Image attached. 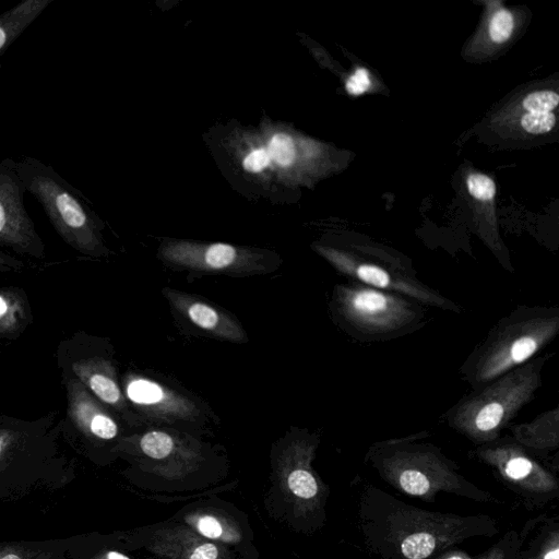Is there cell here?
I'll return each mask as SVG.
<instances>
[{"mask_svg":"<svg viewBox=\"0 0 559 559\" xmlns=\"http://www.w3.org/2000/svg\"><path fill=\"white\" fill-rule=\"evenodd\" d=\"M356 519L364 545L379 559H428L467 539L499 533L488 514L420 509L370 483L359 488Z\"/></svg>","mask_w":559,"mask_h":559,"instance_id":"cell-1","label":"cell"},{"mask_svg":"<svg viewBox=\"0 0 559 559\" xmlns=\"http://www.w3.org/2000/svg\"><path fill=\"white\" fill-rule=\"evenodd\" d=\"M61 439L62 425L52 412L29 420L0 415V501L60 489L74 479Z\"/></svg>","mask_w":559,"mask_h":559,"instance_id":"cell-2","label":"cell"},{"mask_svg":"<svg viewBox=\"0 0 559 559\" xmlns=\"http://www.w3.org/2000/svg\"><path fill=\"white\" fill-rule=\"evenodd\" d=\"M421 431L373 442L365 463L396 491L425 502H435L438 493L455 495L479 503H499L489 491L460 473V465L448 457Z\"/></svg>","mask_w":559,"mask_h":559,"instance_id":"cell-3","label":"cell"},{"mask_svg":"<svg viewBox=\"0 0 559 559\" xmlns=\"http://www.w3.org/2000/svg\"><path fill=\"white\" fill-rule=\"evenodd\" d=\"M559 334V308L518 306L471 352L460 372L472 390L542 354Z\"/></svg>","mask_w":559,"mask_h":559,"instance_id":"cell-4","label":"cell"},{"mask_svg":"<svg viewBox=\"0 0 559 559\" xmlns=\"http://www.w3.org/2000/svg\"><path fill=\"white\" fill-rule=\"evenodd\" d=\"M549 354H539L527 362L473 389L447 413L448 426L475 447L495 441L512 424L543 383Z\"/></svg>","mask_w":559,"mask_h":559,"instance_id":"cell-5","label":"cell"},{"mask_svg":"<svg viewBox=\"0 0 559 559\" xmlns=\"http://www.w3.org/2000/svg\"><path fill=\"white\" fill-rule=\"evenodd\" d=\"M331 309L342 329L362 342L403 337L428 322L420 302L356 282L334 287Z\"/></svg>","mask_w":559,"mask_h":559,"instance_id":"cell-6","label":"cell"},{"mask_svg":"<svg viewBox=\"0 0 559 559\" xmlns=\"http://www.w3.org/2000/svg\"><path fill=\"white\" fill-rule=\"evenodd\" d=\"M15 165L25 190L38 201L67 245L86 257L100 258L108 254L98 219L80 191L52 166L35 157L22 156L15 160Z\"/></svg>","mask_w":559,"mask_h":559,"instance_id":"cell-7","label":"cell"},{"mask_svg":"<svg viewBox=\"0 0 559 559\" xmlns=\"http://www.w3.org/2000/svg\"><path fill=\"white\" fill-rule=\"evenodd\" d=\"M340 273L353 282L407 296L426 307L461 313L462 307L421 282L411 263L382 249L354 245L318 248Z\"/></svg>","mask_w":559,"mask_h":559,"instance_id":"cell-8","label":"cell"},{"mask_svg":"<svg viewBox=\"0 0 559 559\" xmlns=\"http://www.w3.org/2000/svg\"><path fill=\"white\" fill-rule=\"evenodd\" d=\"M469 456L490 469L496 480L528 511L559 498L558 473L510 436L475 447Z\"/></svg>","mask_w":559,"mask_h":559,"instance_id":"cell-9","label":"cell"},{"mask_svg":"<svg viewBox=\"0 0 559 559\" xmlns=\"http://www.w3.org/2000/svg\"><path fill=\"white\" fill-rule=\"evenodd\" d=\"M160 258L181 270L237 276L264 274L276 269L275 261L265 253L223 242L171 241L163 246Z\"/></svg>","mask_w":559,"mask_h":559,"instance_id":"cell-10","label":"cell"},{"mask_svg":"<svg viewBox=\"0 0 559 559\" xmlns=\"http://www.w3.org/2000/svg\"><path fill=\"white\" fill-rule=\"evenodd\" d=\"M57 357L61 372L78 379L108 408L121 415L127 413V399L118 383L114 362L96 354L87 336L75 334L62 341Z\"/></svg>","mask_w":559,"mask_h":559,"instance_id":"cell-11","label":"cell"},{"mask_svg":"<svg viewBox=\"0 0 559 559\" xmlns=\"http://www.w3.org/2000/svg\"><path fill=\"white\" fill-rule=\"evenodd\" d=\"M25 191L15 160L2 159L0 162V248L5 247L20 255L43 260L46 258V247L24 206Z\"/></svg>","mask_w":559,"mask_h":559,"instance_id":"cell-12","label":"cell"},{"mask_svg":"<svg viewBox=\"0 0 559 559\" xmlns=\"http://www.w3.org/2000/svg\"><path fill=\"white\" fill-rule=\"evenodd\" d=\"M318 444L316 436H302L290 441L283 453L280 478L288 496L294 498L298 512L320 524L329 488L311 465Z\"/></svg>","mask_w":559,"mask_h":559,"instance_id":"cell-13","label":"cell"},{"mask_svg":"<svg viewBox=\"0 0 559 559\" xmlns=\"http://www.w3.org/2000/svg\"><path fill=\"white\" fill-rule=\"evenodd\" d=\"M67 399V420L81 440L90 444L118 438L120 428L109 408L78 379L61 372Z\"/></svg>","mask_w":559,"mask_h":559,"instance_id":"cell-14","label":"cell"},{"mask_svg":"<svg viewBox=\"0 0 559 559\" xmlns=\"http://www.w3.org/2000/svg\"><path fill=\"white\" fill-rule=\"evenodd\" d=\"M123 390L129 402L154 418L190 421L200 414L198 405L191 399L145 377L127 376Z\"/></svg>","mask_w":559,"mask_h":559,"instance_id":"cell-15","label":"cell"},{"mask_svg":"<svg viewBox=\"0 0 559 559\" xmlns=\"http://www.w3.org/2000/svg\"><path fill=\"white\" fill-rule=\"evenodd\" d=\"M163 294L175 310L210 336L239 344L248 342L241 323L224 309L181 290L164 288Z\"/></svg>","mask_w":559,"mask_h":559,"instance_id":"cell-16","label":"cell"},{"mask_svg":"<svg viewBox=\"0 0 559 559\" xmlns=\"http://www.w3.org/2000/svg\"><path fill=\"white\" fill-rule=\"evenodd\" d=\"M146 547L167 559H229L225 547L205 539L187 525L164 526L154 531Z\"/></svg>","mask_w":559,"mask_h":559,"instance_id":"cell-17","label":"cell"},{"mask_svg":"<svg viewBox=\"0 0 559 559\" xmlns=\"http://www.w3.org/2000/svg\"><path fill=\"white\" fill-rule=\"evenodd\" d=\"M520 445L558 473L559 407L538 414L532 421L510 424L507 428Z\"/></svg>","mask_w":559,"mask_h":559,"instance_id":"cell-18","label":"cell"},{"mask_svg":"<svg viewBox=\"0 0 559 559\" xmlns=\"http://www.w3.org/2000/svg\"><path fill=\"white\" fill-rule=\"evenodd\" d=\"M139 450L162 467H179L181 473L193 469L200 461L199 451L178 435L153 429L136 439Z\"/></svg>","mask_w":559,"mask_h":559,"instance_id":"cell-19","label":"cell"},{"mask_svg":"<svg viewBox=\"0 0 559 559\" xmlns=\"http://www.w3.org/2000/svg\"><path fill=\"white\" fill-rule=\"evenodd\" d=\"M519 559H559V514L528 519L518 532Z\"/></svg>","mask_w":559,"mask_h":559,"instance_id":"cell-20","label":"cell"},{"mask_svg":"<svg viewBox=\"0 0 559 559\" xmlns=\"http://www.w3.org/2000/svg\"><path fill=\"white\" fill-rule=\"evenodd\" d=\"M33 322L26 292L16 286L0 287V338L20 337Z\"/></svg>","mask_w":559,"mask_h":559,"instance_id":"cell-21","label":"cell"},{"mask_svg":"<svg viewBox=\"0 0 559 559\" xmlns=\"http://www.w3.org/2000/svg\"><path fill=\"white\" fill-rule=\"evenodd\" d=\"M53 0H22L0 14V57Z\"/></svg>","mask_w":559,"mask_h":559,"instance_id":"cell-22","label":"cell"},{"mask_svg":"<svg viewBox=\"0 0 559 559\" xmlns=\"http://www.w3.org/2000/svg\"><path fill=\"white\" fill-rule=\"evenodd\" d=\"M187 526L200 536L218 543H237L239 531L219 515L211 513H193L186 516Z\"/></svg>","mask_w":559,"mask_h":559,"instance_id":"cell-23","label":"cell"},{"mask_svg":"<svg viewBox=\"0 0 559 559\" xmlns=\"http://www.w3.org/2000/svg\"><path fill=\"white\" fill-rule=\"evenodd\" d=\"M61 558V551L49 542L0 543V559Z\"/></svg>","mask_w":559,"mask_h":559,"instance_id":"cell-24","label":"cell"},{"mask_svg":"<svg viewBox=\"0 0 559 559\" xmlns=\"http://www.w3.org/2000/svg\"><path fill=\"white\" fill-rule=\"evenodd\" d=\"M271 164L280 167L290 166L296 157V148L293 138L284 132L274 133L265 147Z\"/></svg>","mask_w":559,"mask_h":559,"instance_id":"cell-25","label":"cell"},{"mask_svg":"<svg viewBox=\"0 0 559 559\" xmlns=\"http://www.w3.org/2000/svg\"><path fill=\"white\" fill-rule=\"evenodd\" d=\"M518 546V532L509 530L488 549L479 554V559H519Z\"/></svg>","mask_w":559,"mask_h":559,"instance_id":"cell-26","label":"cell"},{"mask_svg":"<svg viewBox=\"0 0 559 559\" xmlns=\"http://www.w3.org/2000/svg\"><path fill=\"white\" fill-rule=\"evenodd\" d=\"M558 104L559 95L549 90L533 92L523 99L524 109L532 114L551 112Z\"/></svg>","mask_w":559,"mask_h":559,"instance_id":"cell-27","label":"cell"},{"mask_svg":"<svg viewBox=\"0 0 559 559\" xmlns=\"http://www.w3.org/2000/svg\"><path fill=\"white\" fill-rule=\"evenodd\" d=\"M513 15L507 9L498 10L491 17L489 35L495 43H504L513 32Z\"/></svg>","mask_w":559,"mask_h":559,"instance_id":"cell-28","label":"cell"},{"mask_svg":"<svg viewBox=\"0 0 559 559\" xmlns=\"http://www.w3.org/2000/svg\"><path fill=\"white\" fill-rule=\"evenodd\" d=\"M468 193L480 201H490L496 194V183L484 174H471L466 180Z\"/></svg>","mask_w":559,"mask_h":559,"instance_id":"cell-29","label":"cell"},{"mask_svg":"<svg viewBox=\"0 0 559 559\" xmlns=\"http://www.w3.org/2000/svg\"><path fill=\"white\" fill-rule=\"evenodd\" d=\"M522 128L533 134L549 132L556 126V116L551 112H528L521 118Z\"/></svg>","mask_w":559,"mask_h":559,"instance_id":"cell-30","label":"cell"},{"mask_svg":"<svg viewBox=\"0 0 559 559\" xmlns=\"http://www.w3.org/2000/svg\"><path fill=\"white\" fill-rule=\"evenodd\" d=\"M271 165L270 157L265 147H257L251 150L242 159V167L251 174H259Z\"/></svg>","mask_w":559,"mask_h":559,"instance_id":"cell-31","label":"cell"},{"mask_svg":"<svg viewBox=\"0 0 559 559\" xmlns=\"http://www.w3.org/2000/svg\"><path fill=\"white\" fill-rule=\"evenodd\" d=\"M370 78L366 69H357L346 81L345 88L350 95H361L370 87Z\"/></svg>","mask_w":559,"mask_h":559,"instance_id":"cell-32","label":"cell"},{"mask_svg":"<svg viewBox=\"0 0 559 559\" xmlns=\"http://www.w3.org/2000/svg\"><path fill=\"white\" fill-rule=\"evenodd\" d=\"M25 264L0 248V273L21 272Z\"/></svg>","mask_w":559,"mask_h":559,"instance_id":"cell-33","label":"cell"},{"mask_svg":"<svg viewBox=\"0 0 559 559\" xmlns=\"http://www.w3.org/2000/svg\"><path fill=\"white\" fill-rule=\"evenodd\" d=\"M428 559H479V555L471 556L464 549L452 546L432 555Z\"/></svg>","mask_w":559,"mask_h":559,"instance_id":"cell-34","label":"cell"},{"mask_svg":"<svg viewBox=\"0 0 559 559\" xmlns=\"http://www.w3.org/2000/svg\"><path fill=\"white\" fill-rule=\"evenodd\" d=\"M92 559H131V558L118 550H104V551L98 552Z\"/></svg>","mask_w":559,"mask_h":559,"instance_id":"cell-35","label":"cell"}]
</instances>
